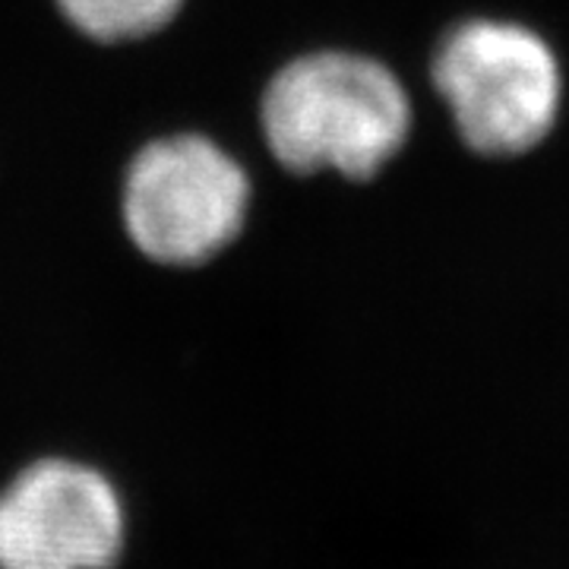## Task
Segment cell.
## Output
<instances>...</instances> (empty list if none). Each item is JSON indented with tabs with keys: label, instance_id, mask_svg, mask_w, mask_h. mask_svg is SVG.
<instances>
[{
	"label": "cell",
	"instance_id": "277c9868",
	"mask_svg": "<svg viewBox=\"0 0 569 569\" xmlns=\"http://www.w3.org/2000/svg\"><path fill=\"white\" fill-rule=\"evenodd\" d=\"M130 548L121 485L80 456H39L0 485V569H118Z\"/></svg>",
	"mask_w": 569,
	"mask_h": 569
},
{
	"label": "cell",
	"instance_id": "6da1fadb",
	"mask_svg": "<svg viewBox=\"0 0 569 569\" xmlns=\"http://www.w3.org/2000/svg\"><path fill=\"white\" fill-rule=\"evenodd\" d=\"M269 156L295 174H380L408 142L411 99L387 63L358 51H307L279 67L260 99Z\"/></svg>",
	"mask_w": 569,
	"mask_h": 569
},
{
	"label": "cell",
	"instance_id": "3957f363",
	"mask_svg": "<svg viewBox=\"0 0 569 569\" xmlns=\"http://www.w3.org/2000/svg\"><path fill=\"white\" fill-rule=\"evenodd\" d=\"M250 200V174L222 142L171 133L146 142L127 164L121 222L146 260L203 266L241 238Z\"/></svg>",
	"mask_w": 569,
	"mask_h": 569
},
{
	"label": "cell",
	"instance_id": "5b68a950",
	"mask_svg": "<svg viewBox=\"0 0 569 569\" xmlns=\"http://www.w3.org/2000/svg\"><path fill=\"white\" fill-rule=\"evenodd\" d=\"M80 36L102 44L140 41L178 20L183 0H54Z\"/></svg>",
	"mask_w": 569,
	"mask_h": 569
},
{
	"label": "cell",
	"instance_id": "7a4b0ae2",
	"mask_svg": "<svg viewBox=\"0 0 569 569\" xmlns=\"http://www.w3.org/2000/svg\"><path fill=\"white\" fill-rule=\"evenodd\" d=\"M430 77L462 142L481 156H522L548 140L560 118L557 54L522 22H459L437 44Z\"/></svg>",
	"mask_w": 569,
	"mask_h": 569
}]
</instances>
